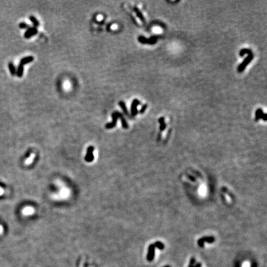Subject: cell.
Masks as SVG:
<instances>
[{
    "mask_svg": "<svg viewBox=\"0 0 267 267\" xmlns=\"http://www.w3.org/2000/svg\"><path fill=\"white\" fill-rule=\"evenodd\" d=\"M160 138H161V134H159L158 136V140H160Z\"/></svg>",
    "mask_w": 267,
    "mask_h": 267,
    "instance_id": "cell-29",
    "label": "cell"
},
{
    "mask_svg": "<svg viewBox=\"0 0 267 267\" xmlns=\"http://www.w3.org/2000/svg\"><path fill=\"white\" fill-rule=\"evenodd\" d=\"M111 117H112V121L110 122H108V123H106V125H105V128L108 129H112V128H114L116 126L117 121H118V111H114L112 113V114H111Z\"/></svg>",
    "mask_w": 267,
    "mask_h": 267,
    "instance_id": "cell-3",
    "label": "cell"
},
{
    "mask_svg": "<svg viewBox=\"0 0 267 267\" xmlns=\"http://www.w3.org/2000/svg\"><path fill=\"white\" fill-rule=\"evenodd\" d=\"M34 60V57L33 56H27L26 57L22 58L20 61L19 64L22 66H24L27 64H29L30 62H32Z\"/></svg>",
    "mask_w": 267,
    "mask_h": 267,
    "instance_id": "cell-9",
    "label": "cell"
},
{
    "mask_svg": "<svg viewBox=\"0 0 267 267\" xmlns=\"http://www.w3.org/2000/svg\"><path fill=\"white\" fill-rule=\"evenodd\" d=\"M195 258L192 257L191 259H190V263H189V265L188 267H194V264H195Z\"/></svg>",
    "mask_w": 267,
    "mask_h": 267,
    "instance_id": "cell-24",
    "label": "cell"
},
{
    "mask_svg": "<svg viewBox=\"0 0 267 267\" xmlns=\"http://www.w3.org/2000/svg\"><path fill=\"white\" fill-rule=\"evenodd\" d=\"M118 118H119L121 121V124H122V128H123L124 129H128L129 126H128V122H127V121H126L123 114L120 113V112H119V111H118Z\"/></svg>",
    "mask_w": 267,
    "mask_h": 267,
    "instance_id": "cell-10",
    "label": "cell"
},
{
    "mask_svg": "<svg viewBox=\"0 0 267 267\" xmlns=\"http://www.w3.org/2000/svg\"><path fill=\"white\" fill-rule=\"evenodd\" d=\"M158 122L160 123V130H161V131H163V130L166 129V126L165 122H164V117H161V118L159 119Z\"/></svg>",
    "mask_w": 267,
    "mask_h": 267,
    "instance_id": "cell-17",
    "label": "cell"
},
{
    "mask_svg": "<svg viewBox=\"0 0 267 267\" xmlns=\"http://www.w3.org/2000/svg\"><path fill=\"white\" fill-rule=\"evenodd\" d=\"M215 237L213 236H205V237H202V238L199 239L197 241V244L199 245L200 247H204V243L206 242L208 243H213L215 241Z\"/></svg>",
    "mask_w": 267,
    "mask_h": 267,
    "instance_id": "cell-4",
    "label": "cell"
},
{
    "mask_svg": "<svg viewBox=\"0 0 267 267\" xmlns=\"http://www.w3.org/2000/svg\"><path fill=\"white\" fill-rule=\"evenodd\" d=\"M119 106L121 107V108L122 109V110L123 111L124 114H126V116H129V112H128V108H127V106L126 105V103L123 102V101H120V102L118 103Z\"/></svg>",
    "mask_w": 267,
    "mask_h": 267,
    "instance_id": "cell-13",
    "label": "cell"
},
{
    "mask_svg": "<svg viewBox=\"0 0 267 267\" xmlns=\"http://www.w3.org/2000/svg\"><path fill=\"white\" fill-rule=\"evenodd\" d=\"M262 119H263V121H267V113H264V114H263V116H262Z\"/></svg>",
    "mask_w": 267,
    "mask_h": 267,
    "instance_id": "cell-25",
    "label": "cell"
},
{
    "mask_svg": "<svg viewBox=\"0 0 267 267\" xmlns=\"http://www.w3.org/2000/svg\"><path fill=\"white\" fill-rule=\"evenodd\" d=\"M3 189H0V195H1V194H3Z\"/></svg>",
    "mask_w": 267,
    "mask_h": 267,
    "instance_id": "cell-30",
    "label": "cell"
},
{
    "mask_svg": "<svg viewBox=\"0 0 267 267\" xmlns=\"http://www.w3.org/2000/svg\"><path fill=\"white\" fill-rule=\"evenodd\" d=\"M37 33H38V29H37V28H36L35 27H30L24 33V37L26 39H29V38L34 37V35H35Z\"/></svg>",
    "mask_w": 267,
    "mask_h": 267,
    "instance_id": "cell-5",
    "label": "cell"
},
{
    "mask_svg": "<svg viewBox=\"0 0 267 267\" xmlns=\"http://www.w3.org/2000/svg\"><path fill=\"white\" fill-rule=\"evenodd\" d=\"M8 68L9 72L12 76H15L16 74V68L13 64V62H9L8 63Z\"/></svg>",
    "mask_w": 267,
    "mask_h": 267,
    "instance_id": "cell-14",
    "label": "cell"
},
{
    "mask_svg": "<svg viewBox=\"0 0 267 267\" xmlns=\"http://www.w3.org/2000/svg\"><path fill=\"white\" fill-rule=\"evenodd\" d=\"M138 41L142 44H150V45H153L156 43L157 42V37H152L150 38H145L144 36H139L138 37Z\"/></svg>",
    "mask_w": 267,
    "mask_h": 267,
    "instance_id": "cell-2",
    "label": "cell"
},
{
    "mask_svg": "<svg viewBox=\"0 0 267 267\" xmlns=\"http://www.w3.org/2000/svg\"><path fill=\"white\" fill-rule=\"evenodd\" d=\"M29 18V19H30V21H31L33 25H34V27L37 28V27H38V26H40L39 21H38V19H37L34 16H30Z\"/></svg>",
    "mask_w": 267,
    "mask_h": 267,
    "instance_id": "cell-16",
    "label": "cell"
},
{
    "mask_svg": "<svg viewBox=\"0 0 267 267\" xmlns=\"http://www.w3.org/2000/svg\"><path fill=\"white\" fill-rule=\"evenodd\" d=\"M194 267H202V264L200 263H198L197 264L195 265V266H194Z\"/></svg>",
    "mask_w": 267,
    "mask_h": 267,
    "instance_id": "cell-27",
    "label": "cell"
},
{
    "mask_svg": "<svg viewBox=\"0 0 267 267\" xmlns=\"http://www.w3.org/2000/svg\"><path fill=\"white\" fill-rule=\"evenodd\" d=\"M24 66L19 64L17 67V69H16V75L19 78L22 77L24 74Z\"/></svg>",
    "mask_w": 267,
    "mask_h": 267,
    "instance_id": "cell-15",
    "label": "cell"
},
{
    "mask_svg": "<svg viewBox=\"0 0 267 267\" xmlns=\"http://www.w3.org/2000/svg\"><path fill=\"white\" fill-rule=\"evenodd\" d=\"M147 107H148V104H144V105L142 106L141 109H140V110L139 111V113H140V114H144V113H145V111H146Z\"/></svg>",
    "mask_w": 267,
    "mask_h": 267,
    "instance_id": "cell-22",
    "label": "cell"
},
{
    "mask_svg": "<svg viewBox=\"0 0 267 267\" xmlns=\"http://www.w3.org/2000/svg\"><path fill=\"white\" fill-rule=\"evenodd\" d=\"M134 12H136V15H137V16L138 17V18H139L140 20H141V21L143 22V23H145V17H144V15L142 14V13L141 11H140L139 9H138V8H137V7L135 6L134 8Z\"/></svg>",
    "mask_w": 267,
    "mask_h": 267,
    "instance_id": "cell-11",
    "label": "cell"
},
{
    "mask_svg": "<svg viewBox=\"0 0 267 267\" xmlns=\"http://www.w3.org/2000/svg\"><path fill=\"white\" fill-rule=\"evenodd\" d=\"M34 154H32L31 155V156H30V157L29 158L27 159V160L26 161V163L27 164H30V163H31V162L32 161L33 159H34Z\"/></svg>",
    "mask_w": 267,
    "mask_h": 267,
    "instance_id": "cell-23",
    "label": "cell"
},
{
    "mask_svg": "<svg viewBox=\"0 0 267 267\" xmlns=\"http://www.w3.org/2000/svg\"><path fill=\"white\" fill-rule=\"evenodd\" d=\"M155 247L154 244H150L148 247V254L146 255V259L149 262H152L154 259L155 257Z\"/></svg>",
    "mask_w": 267,
    "mask_h": 267,
    "instance_id": "cell-7",
    "label": "cell"
},
{
    "mask_svg": "<svg viewBox=\"0 0 267 267\" xmlns=\"http://www.w3.org/2000/svg\"><path fill=\"white\" fill-rule=\"evenodd\" d=\"M170 267V266H168V265H167V266H165V267Z\"/></svg>",
    "mask_w": 267,
    "mask_h": 267,
    "instance_id": "cell-32",
    "label": "cell"
},
{
    "mask_svg": "<svg viewBox=\"0 0 267 267\" xmlns=\"http://www.w3.org/2000/svg\"><path fill=\"white\" fill-rule=\"evenodd\" d=\"M93 152H94V147L92 146H89L88 149H87V153L86 156V160L88 162H91V161L94 160V154H93Z\"/></svg>",
    "mask_w": 267,
    "mask_h": 267,
    "instance_id": "cell-8",
    "label": "cell"
},
{
    "mask_svg": "<svg viewBox=\"0 0 267 267\" xmlns=\"http://www.w3.org/2000/svg\"><path fill=\"white\" fill-rule=\"evenodd\" d=\"M154 245H155V247H156V248H158L160 250H163L164 248V244H163V243H161V242L160 241H156V242L155 243Z\"/></svg>",
    "mask_w": 267,
    "mask_h": 267,
    "instance_id": "cell-20",
    "label": "cell"
},
{
    "mask_svg": "<svg viewBox=\"0 0 267 267\" xmlns=\"http://www.w3.org/2000/svg\"><path fill=\"white\" fill-rule=\"evenodd\" d=\"M253 58H254V54H253L252 52L248 54V56L245 58L244 61L238 66V68H237V71L239 72H243L244 71V69H245V67L249 64L250 62H251V61L253 60Z\"/></svg>",
    "mask_w": 267,
    "mask_h": 267,
    "instance_id": "cell-1",
    "label": "cell"
},
{
    "mask_svg": "<svg viewBox=\"0 0 267 267\" xmlns=\"http://www.w3.org/2000/svg\"><path fill=\"white\" fill-rule=\"evenodd\" d=\"M34 211V209L32 207H27L23 210V213L25 215H30L32 214Z\"/></svg>",
    "mask_w": 267,
    "mask_h": 267,
    "instance_id": "cell-19",
    "label": "cell"
},
{
    "mask_svg": "<svg viewBox=\"0 0 267 267\" xmlns=\"http://www.w3.org/2000/svg\"><path fill=\"white\" fill-rule=\"evenodd\" d=\"M2 230H3V229H2L1 226H0V233H1V232H2Z\"/></svg>",
    "mask_w": 267,
    "mask_h": 267,
    "instance_id": "cell-31",
    "label": "cell"
},
{
    "mask_svg": "<svg viewBox=\"0 0 267 267\" xmlns=\"http://www.w3.org/2000/svg\"><path fill=\"white\" fill-rule=\"evenodd\" d=\"M19 27L22 29H28L30 28V26L26 22H20L19 24Z\"/></svg>",
    "mask_w": 267,
    "mask_h": 267,
    "instance_id": "cell-21",
    "label": "cell"
},
{
    "mask_svg": "<svg viewBox=\"0 0 267 267\" xmlns=\"http://www.w3.org/2000/svg\"><path fill=\"white\" fill-rule=\"evenodd\" d=\"M263 114H264V113H263V111L262 109L261 108L257 109V110H256V111H255V121H256V122H257V121H259V119H262Z\"/></svg>",
    "mask_w": 267,
    "mask_h": 267,
    "instance_id": "cell-12",
    "label": "cell"
},
{
    "mask_svg": "<svg viewBox=\"0 0 267 267\" xmlns=\"http://www.w3.org/2000/svg\"><path fill=\"white\" fill-rule=\"evenodd\" d=\"M252 267H257V264L255 263H252Z\"/></svg>",
    "mask_w": 267,
    "mask_h": 267,
    "instance_id": "cell-28",
    "label": "cell"
},
{
    "mask_svg": "<svg viewBox=\"0 0 267 267\" xmlns=\"http://www.w3.org/2000/svg\"><path fill=\"white\" fill-rule=\"evenodd\" d=\"M250 53H252V51H251L250 49L244 48V49H242L241 50L240 53H239V54H240V56L242 57V56L244 55V54H249Z\"/></svg>",
    "mask_w": 267,
    "mask_h": 267,
    "instance_id": "cell-18",
    "label": "cell"
},
{
    "mask_svg": "<svg viewBox=\"0 0 267 267\" xmlns=\"http://www.w3.org/2000/svg\"><path fill=\"white\" fill-rule=\"evenodd\" d=\"M188 176H189V179H190V180H192V181H195V179L194 178V177L191 176H190V175H189Z\"/></svg>",
    "mask_w": 267,
    "mask_h": 267,
    "instance_id": "cell-26",
    "label": "cell"
},
{
    "mask_svg": "<svg viewBox=\"0 0 267 267\" xmlns=\"http://www.w3.org/2000/svg\"><path fill=\"white\" fill-rule=\"evenodd\" d=\"M140 104V102L137 99H134L132 102L131 107H130V112H131V115L132 116H136L138 113V110H137V106Z\"/></svg>",
    "mask_w": 267,
    "mask_h": 267,
    "instance_id": "cell-6",
    "label": "cell"
}]
</instances>
